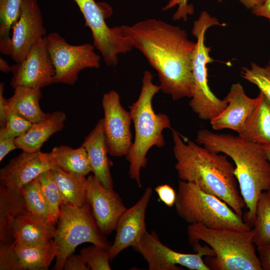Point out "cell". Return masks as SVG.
<instances>
[{
    "label": "cell",
    "instance_id": "1",
    "mask_svg": "<svg viewBox=\"0 0 270 270\" xmlns=\"http://www.w3.org/2000/svg\"><path fill=\"white\" fill-rule=\"evenodd\" d=\"M121 26L124 36L156 70L162 92L174 100L191 98L196 42L188 39L186 30L154 18Z\"/></svg>",
    "mask_w": 270,
    "mask_h": 270
},
{
    "label": "cell",
    "instance_id": "2",
    "mask_svg": "<svg viewBox=\"0 0 270 270\" xmlns=\"http://www.w3.org/2000/svg\"><path fill=\"white\" fill-rule=\"evenodd\" d=\"M175 169L180 180L192 182L224 202L242 217L244 201L238 190L234 167L228 156L210 150L192 140L186 144L172 130Z\"/></svg>",
    "mask_w": 270,
    "mask_h": 270
},
{
    "label": "cell",
    "instance_id": "3",
    "mask_svg": "<svg viewBox=\"0 0 270 270\" xmlns=\"http://www.w3.org/2000/svg\"><path fill=\"white\" fill-rule=\"evenodd\" d=\"M196 142L210 151L222 152L234 162V174L246 208L244 222L252 227L260 194L270 190V162L262 145L229 134L198 130Z\"/></svg>",
    "mask_w": 270,
    "mask_h": 270
},
{
    "label": "cell",
    "instance_id": "4",
    "mask_svg": "<svg viewBox=\"0 0 270 270\" xmlns=\"http://www.w3.org/2000/svg\"><path fill=\"white\" fill-rule=\"evenodd\" d=\"M152 73L146 70L142 78V86L138 100L129 106L134 123L135 137L128 152L126 156L130 163L128 174L142 188L140 172L147 164L146 154L154 146L162 148L165 144L162 131L171 128L168 116L164 114H156L152 100L160 90V86L152 82Z\"/></svg>",
    "mask_w": 270,
    "mask_h": 270
},
{
    "label": "cell",
    "instance_id": "5",
    "mask_svg": "<svg viewBox=\"0 0 270 270\" xmlns=\"http://www.w3.org/2000/svg\"><path fill=\"white\" fill-rule=\"evenodd\" d=\"M187 234L191 246L202 241L213 250L214 256H206L204 260L210 270H262L252 242V229H214L193 224L188 226Z\"/></svg>",
    "mask_w": 270,
    "mask_h": 270
},
{
    "label": "cell",
    "instance_id": "6",
    "mask_svg": "<svg viewBox=\"0 0 270 270\" xmlns=\"http://www.w3.org/2000/svg\"><path fill=\"white\" fill-rule=\"evenodd\" d=\"M174 205L178 216L189 224L238 231L252 229L224 202L206 192L194 182L178 181Z\"/></svg>",
    "mask_w": 270,
    "mask_h": 270
},
{
    "label": "cell",
    "instance_id": "7",
    "mask_svg": "<svg viewBox=\"0 0 270 270\" xmlns=\"http://www.w3.org/2000/svg\"><path fill=\"white\" fill-rule=\"evenodd\" d=\"M216 25L224 26L226 24L220 23L216 18L204 10L194 22L192 31L196 42L192 58L194 86L189 105L200 119L210 121L220 114L228 104L225 98H218L208 84L206 65L214 60L210 56V47L205 44V34L209 28Z\"/></svg>",
    "mask_w": 270,
    "mask_h": 270
},
{
    "label": "cell",
    "instance_id": "8",
    "mask_svg": "<svg viewBox=\"0 0 270 270\" xmlns=\"http://www.w3.org/2000/svg\"><path fill=\"white\" fill-rule=\"evenodd\" d=\"M56 224L54 240L57 254L52 270H63L66 258L80 244L90 242L106 250L111 246L98 229L87 202L82 206L62 202Z\"/></svg>",
    "mask_w": 270,
    "mask_h": 270
},
{
    "label": "cell",
    "instance_id": "9",
    "mask_svg": "<svg viewBox=\"0 0 270 270\" xmlns=\"http://www.w3.org/2000/svg\"><path fill=\"white\" fill-rule=\"evenodd\" d=\"M44 38L56 70L54 83L73 86L80 71L86 68H100V56L94 52V44L72 45L56 32Z\"/></svg>",
    "mask_w": 270,
    "mask_h": 270
},
{
    "label": "cell",
    "instance_id": "10",
    "mask_svg": "<svg viewBox=\"0 0 270 270\" xmlns=\"http://www.w3.org/2000/svg\"><path fill=\"white\" fill-rule=\"evenodd\" d=\"M82 13L86 26L91 30L94 46L100 52L108 66H115L118 61V55L130 51L133 46L122 34L121 26L109 27L103 3L94 0H74Z\"/></svg>",
    "mask_w": 270,
    "mask_h": 270
},
{
    "label": "cell",
    "instance_id": "11",
    "mask_svg": "<svg viewBox=\"0 0 270 270\" xmlns=\"http://www.w3.org/2000/svg\"><path fill=\"white\" fill-rule=\"evenodd\" d=\"M195 254L174 251L163 244L154 231L147 230L134 249L140 252L148 264L149 270H180V265L192 270H210L202 257L214 256L212 249L200 242L192 245Z\"/></svg>",
    "mask_w": 270,
    "mask_h": 270
},
{
    "label": "cell",
    "instance_id": "12",
    "mask_svg": "<svg viewBox=\"0 0 270 270\" xmlns=\"http://www.w3.org/2000/svg\"><path fill=\"white\" fill-rule=\"evenodd\" d=\"M102 106L108 154L116 157L126 156L132 144L130 112L122 106L120 95L115 90H110L103 95Z\"/></svg>",
    "mask_w": 270,
    "mask_h": 270
},
{
    "label": "cell",
    "instance_id": "13",
    "mask_svg": "<svg viewBox=\"0 0 270 270\" xmlns=\"http://www.w3.org/2000/svg\"><path fill=\"white\" fill-rule=\"evenodd\" d=\"M11 86L40 89L54 83L56 70L46 45L40 39L22 61L12 66Z\"/></svg>",
    "mask_w": 270,
    "mask_h": 270
},
{
    "label": "cell",
    "instance_id": "14",
    "mask_svg": "<svg viewBox=\"0 0 270 270\" xmlns=\"http://www.w3.org/2000/svg\"><path fill=\"white\" fill-rule=\"evenodd\" d=\"M87 180L86 202L100 232L109 234L116 230L126 208L120 195L104 186L94 175H90Z\"/></svg>",
    "mask_w": 270,
    "mask_h": 270
},
{
    "label": "cell",
    "instance_id": "15",
    "mask_svg": "<svg viewBox=\"0 0 270 270\" xmlns=\"http://www.w3.org/2000/svg\"><path fill=\"white\" fill-rule=\"evenodd\" d=\"M46 33L37 0H24L20 16L12 28V58L16 63L24 60Z\"/></svg>",
    "mask_w": 270,
    "mask_h": 270
},
{
    "label": "cell",
    "instance_id": "16",
    "mask_svg": "<svg viewBox=\"0 0 270 270\" xmlns=\"http://www.w3.org/2000/svg\"><path fill=\"white\" fill-rule=\"evenodd\" d=\"M152 194V188H146L138 202L126 208L120 218L114 242L108 250L110 260L126 248L130 246L134 248L140 243L147 230L145 216Z\"/></svg>",
    "mask_w": 270,
    "mask_h": 270
},
{
    "label": "cell",
    "instance_id": "17",
    "mask_svg": "<svg viewBox=\"0 0 270 270\" xmlns=\"http://www.w3.org/2000/svg\"><path fill=\"white\" fill-rule=\"evenodd\" d=\"M55 166L47 153L22 151L0 170V184L19 190L20 188Z\"/></svg>",
    "mask_w": 270,
    "mask_h": 270
},
{
    "label": "cell",
    "instance_id": "18",
    "mask_svg": "<svg viewBox=\"0 0 270 270\" xmlns=\"http://www.w3.org/2000/svg\"><path fill=\"white\" fill-rule=\"evenodd\" d=\"M224 98L228 106L210 120L211 126L214 130L228 128L239 134L244 129L246 118L256 106L258 98L248 96L240 83L237 82L232 84Z\"/></svg>",
    "mask_w": 270,
    "mask_h": 270
},
{
    "label": "cell",
    "instance_id": "19",
    "mask_svg": "<svg viewBox=\"0 0 270 270\" xmlns=\"http://www.w3.org/2000/svg\"><path fill=\"white\" fill-rule=\"evenodd\" d=\"M90 161L92 172L106 187L113 188L110 174L112 162L108 156V150L104 132L103 119L98 120L94 128L82 143Z\"/></svg>",
    "mask_w": 270,
    "mask_h": 270
},
{
    "label": "cell",
    "instance_id": "20",
    "mask_svg": "<svg viewBox=\"0 0 270 270\" xmlns=\"http://www.w3.org/2000/svg\"><path fill=\"white\" fill-rule=\"evenodd\" d=\"M56 225L28 212L18 217L12 227L14 244L34 245L54 238Z\"/></svg>",
    "mask_w": 270,
    "mask_h": 270
},
{
    "label": "cell",
    "instance_id": "21",
    "mask_svg": "<svg viewBox=\"0 0 270 270\" xmlns=\"http://www.w3.org/2000/svg\"><path fill=\"white\" fill-rule=\"evenodd\" d=\"M66 120L64 112L56 111L46 118L32 123L25 134L15 138L17 148L28 152L40 151L44 144L53 134L63 129Z\"/></svg>",
    "mask_w": 270,
    "mask_h": 270
},
{
    "label": "cell",
    "instance_id": "22",
    "mask_svg": "<svg viewBox=\"0 0 270 270\" xmlns=\"http://www.w3.org/2000/svg\"><path fill=\"white\" fill-rule=\"evenodd\" d=\"M28 212L19 190L0 186V242L14 243L12 227L16 219Z\"/></svg>",
    "mask_w": 270,
    "mask_h": 270
},
{
    "label": "cell",
    "instance_id": "23",
    "mask_svg": "<svg viewBox=\"0 0 270 270\" xmlns=\"http://www.w3.org/2000/svg\"><path fill=\"white\" fill-rule=\"evenodd\" d=\"M255 108L246 118L240 138L256 144H270V101L260 92Z\"/></svg>",
    "mask_w": 270,
    "mask_h": 270
},
{
    "label": "cell",
    "instance_id": "24",
    "mask_svg": "<svg viewBox=\"0 0 270 270\" xmlns=\"http://www.w3.org/2000/svg\"><path fill=\"white\" fill-rule=\"evenodd\" d=\"M42 96L40 89L18 86L14 89L13 95L6 100L10 110L34 123L46 118L50 114L41 109L40 100Z\"/></svg>",
    "mask_w": 270,
    "mask_h": 270
},
{
    "label": "cell",
    "instance_id": "25",
    "mask_svg": "<svg viewBox=\"0 0 270 270\" xmlns=\"http://www.w3.org/2000/svg\"><path fill=\"white\" fill-rule=\"evenodd\" d=\"M14 248L22 270H48L57 254L54 239L30 246L14 244Z\"/></svg>",
    "mask_w": 270,
    "mask_h": 270
},
{
    "label": "cell",
    "instance_id": "26",
    "mask_svg": "<svg viewBox=\"0 0 270 270\" xmlns=\"http://www.w3.org/2000/svg\"><path fill=\"white\" fill-rule=\"evenodd\" d=\"M47 154L55 166L67 172L86 176L92 172L88 152L82 145L77 148L68 146H55Z\"/></svg>",
    "mask_w": 270,
    "mask_h": 270
},
{
    "label": "cell",
    "instance_id": "27",
    "mask_svg": "<svg viewBox=\"0 0 270 270\" xmlns=\"http://www.w3.org/2000/svg\"><path fill=\"white\" fill-rule=\"evenodd\" d=\"M50 170L60 191L62 202L76 206L86 204L88 180L86 176L67 172L56 166Z\"/></svg>",
    "mask_w": 270,
    "mask_h": 270
},
{
    "label": "cell",
    "instance_id": "28",
    "mask_svg": "<svg viewBox=\"0 0 270 270\" xmlns=\"http://www.w3.org/2000/svg\"><path fill=\"white\" fill-rule=\"evenodd\" d=\"M24 0H0V52L10 56L12 38L10 30L18 20Z\"/></svg>",
    "mask_w": 270,
    "mask_h": 270
},
{
    "label": "cell",
    "instance_id": "29",
    "mask_svg": "<svg viewBox=\"0 0 270 270\" xmlns=\"http://www.w3.org/2000/svg\"><path fill=\"white\" fill-rule=\"evenodd\" d=\"M252 227L256 246L270 242V190L263 192L258 198Z\"/></svg>",
    "mask_w": 270,
    "mask_h": 270
},
{
    "label": "cell",
    "instance_id": "30",
    "mask_svg": "<svg viewBox=\"0 0 270 270\" xmlns=\"http://www.w3.org/2000/svg\"><path fill=\"white\" fill-rule=\"evenodd\" d=\"M19 192L29 212L50 220L48 206L38 177L22 186Z\"/></svg>",
    "mask_w": 270,
    "mask_h": 270
},
{
    "label": "cell",
    "instance_id": "31",
    "mask_svg": "<svg viewBox=\"0 0 270 270\" xmlns=\"http://www.w3.org/2000/svg\"><path fill=\"white\" fill-rule=\"evenodd\" d=\"M41 188L47 202L50 211V221L56 224L62 202L58 186L50 170L44 172L38 176Z\"/></svg>",
    "mask_w": 270,
    "mask_h": 270
},
{
    "label": "cell",
    "instance_id": "32",
    "mask_svg": "<svg viewBox=\"0 0 270 270\" xmlns=\"http://www.w3.org/2000/svg\"><path fill=\"white\" fill-rule=\"evenodd\" d=\"M243 78L256 85L260 92L270 101V66L262 67L254 62L250 68L242 67L240 72Z\"/></svg>",
    "mask_w": 270,
    "mask_h": 270
},
{
    "label": "cell",
    "instance_id": "33",
    "mask_svg": "<svg viewBox=\"0 0 270 270\" xmlns=\"http://www.w3.org/2000/svg\"><path fill=\"white\" fill-rule=\"evenodd\" d=\"M80 254L92 270H110L108 250L93 244L80 250Z\"/></svg>",
    "mask_w": 270,
    "mask_h": 270
},
{
    "label": "cell",
    "instance_id": "34",
    "mask_svg": "<svg viewBox=\"0 0 270 270\" xmlns=\"http://www.w3.org/2000/svg\"><path fill=\"white\" fill-rule=\"evenodd\" d=\"M32 124L8 108L6 124L0 128V138L19 137L30 129Z\"/></svg>",
    "mask_w": 270,
    "mask_h": 270
},
{
    "label": "cell",
    "instance_id": "35",
    "mask_svg": "<svg viewBox=\"0 0 270 270\" xmlns=\"http://www.w3.org/2000/svg\"><path fill=\"white\" fill-rule=\"evenodd\" d=\"M0 270H22L14 243L0 242Z\"/></svg>",
    "mask_w": 270,
    "mask_h": 270
},
{
    "label": "cell",
    "instance_id": "36",
    "mask_svg": "<svg viewBox=\"0 0 270 270\" xmlns=\"http://www.w3.org/2000/svg\"><path fill=\"white\" fill-rule=\"evenodd\" d=\"M217 0L221 2L224 0ZM188 0H170L163 10H168L176 6H178L177 10L174 14L172 18L174 20L182 19L186 21L188 19V16L192 14L194 12L193 6L188 4Z\"/></svg>",
    "mask_w": 270,
    "mask_h": 270
},
{
    "label": "cell",
    "instance_id": "37",
    "mask_svg": "<svg viewBox=\"0 0 270 270\" xmlns=\"http://www.w3.org/2000/svg\"><path fill=\"white\" fill-rule=\"evenodd\" d=\"M155 191L166 206L172 207L174 204L176 193L172 186L167 184H160L155 188Z\"/></svg>",
    "mask_w": 270,
    "mask_h": 270
},
{
    "label": "cell",
    "instance_id": "38",
    "mask_svg": "<svg viewBox=\"0 0 270 270\" xmlns=\"http://www.w3.org/2000/svg\"><path fill=\"white\" fill-rule=\"evenodd\" d=\"M63 270H89V266L80 254H70L66 259Z\"/></svg>",
    "mask_w": 270,
    "mask_h": 270
},
{
    "label": "cell",
    "instance_id": "39",
    "mask_svg": "<svg viewBox=\"0 0 270 270\" xmlns=\"http://www.w3.org/2000/svg\"><path fill=\"white\" fill-rule=\"evenodd\" d=\"M262 270H270V242L256 246Z\"/></svg>",
    "mask_w": 270,
    "mask_h": 270
},
{
    "label": "cell",
    "instance_id": "40",
    "mask_svg": "<svg viewBox=\"0 0 270 270\" xmlns=\"http://www.w3.org/2000/svg\"><path fill=\"white\" fill-rule=\"evenodd\" d=\"M15 138H0V161L11 151L17 148Z\"/></svg>",
    "mask_w": 270,
    "mask_h": 270
},
{
    "label": "cell",
    "instance_id": "41",
    "mask_svg": "<svg viewBox=\"0 0 270 270\" xmlns=\"http://www.w3.org/2000/svg\"><path fill=\"white\" fill-rule=\"evenodd\" d=\"M4 84L0 83V127L5 126L7 120L8 108L6 98L4 96Z\"/></svg>",
    "mask_w": 270,
    "mask_h": 270
},
{
    "label": "cell",
    "instance_id": "42",
    "mask_svg": "<svg viewBox=\"0 0 270 270\" xmlns=\"http://www.w3.org/2000/svg\"><path fill=\"white\" fill-rule=\"evenodd\" d=\"M251 10L254 15L266 18L270 22V0H265L262 5L255 6Z\"/></svg>",
    "mask_w": 270,
    "mask_h": 270
},
{
    "label": "cell",
    "instance_id": "43",
    "mask_svg": "<svg viewBox=\"0 0 270 270\" xmlns=\"http://www.w3.org/2000/svg\"><path fill=\"white\" fill-rule=\"evenodd\" d=\"M246 8L252 10L255 6L262 5L265 0H238Z\"/></svg>",
    "mask_w": 270,
    "mask_h": 270
},
{
    "label": "cell",
    "instance_id": "44",
    "mask_svg": "<svg viewBox=\"0 0 270 270\" xmlns=\"http://www.w3.org/2000/svg\"><path fill=\"white\" fill-rule=\"evenodd\" d=\"M0 70L4 73L12 72V66H10L7 62L1 57L0 58Z\"/></svg>",
    "mask_w": 270,
    "mask_h": 270
},
{
    "label": "cell",
    "instance_id": "45",
    "mask_svg": "<svg viewBox=\"0 0 270 270\" xmlns=\"http://www.w3.org/2000/svg\"><path fill=\"white\" fill-rule=\"evenodd\" d=\"M262 146L266 153L267 158L270 162V144L266 145H262Z\"/></svg>",
    "mask_w": 270,
    "mask_h": 270
},
{
    "label": "cell",
    "instance_id": "46",
    "mask_svg": "<svg viewBox=\"0 0 270 270\" xmlns=\"http://www.w3.org/2000/svg\"><path fill=\"white\" fill-rule=\"evenodd\" d=\"M268 65H269L270 66V61L268 62Z\"/></svg>",
    "mask_w": 270,
    "mask_h": 270
}]
</instances>
